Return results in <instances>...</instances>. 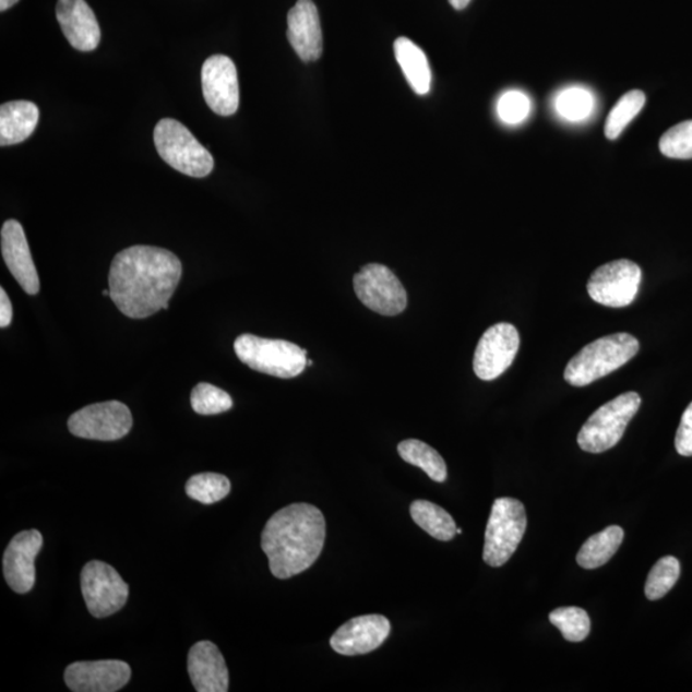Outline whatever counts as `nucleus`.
I'll return each mask as SVG.
<instances>
[{
  "instance_id": "nucleus-28",
  "label": "nucleus",
  "mask_w": 692,
  "mask_h": 692,
  "mask_svg": "<svg viewBox=\"0 0 692 692\" xmlns=\"http://www.w3.org/2000/svg\"><path fill=\"white\" fill-rule=\"evenodd\" d=\"M681 565L679 559L665 557L653 566L645 584V595L649 600H659L672 590L680 578Z\"/></svg>"
},
{
  "instance_id": "nucleus-14",
  "label": "nucleus",
  "mask_w": 692,
  "mask_h": 692,
  "mask_svg": "<svg viewBox=\"0 0 692 692\" xmlns=\"http://www.w3.org/2000/svg\"><path fill=\"white\" fill-rule=\"evenodd\" d=\"M131 680V668L122 660L72 663L64 671V682L73 692H116Z\"/></svg>"
},
{
  "instance_id": "nucleus-29",
  "label": "nucleus",
  "mask_w": 692,
  "mask_h": 692,
  "mask_svg": "<svg viewBox=\"0 0 692 692\" xmlns=\"http://www.w3.org/2000/svg\"><path fill=\"white\" fill-rule=\"evenodd\" d=\"M549 620L571 643L584 642L592 630L586 610L577 607L558 608L550 613Z\"/></svg>"
},
{
  "instance_id": "nucleus-32",
  "label": "nucleus",
  "mask_w": 692,
  "mask_h": 692,
  "mask_svg": "<svg viewBox=\"0 0 692 692\" xmlns=\"http://www.w3.org/2000/svg\"><path fill=\"white\" fill-rule=\"evenodd\" d=\"M593 95L581 87H571L559 95L557 109L569 121H581L592 114Z\"/></svg>"
},
{
  "instance_id": "nucleus-35",
  "label": "nucleus",
  "mask_w": 692,
  "mask_h": 692,
  "mask_svg": "<svg viewBox=\"0 0 692 692\" xmlns=\"http://www.w3.org/2000/svg\"><path fill=\"white\" fill-rule=\"evenodd\" d=\"M13 319L12 303L4 289H0V327L5 329L11 325Z\"/></svg>"
},
{
  "instance_id": "nucleus-25",
  "label": "nucleus",
  "mask_w": 692,
  "mask_h": 692,
  "mask_svg": "<svg viewBox=\"0 0 692 692\" xmlns=\"http://www.w3.org/2000/svg\"><path fill=\"white\" fill-rule=\"evenodd\" d=\"M397 452L404 462L421 468L423 473L436 482H444L448 477V468L443 456L436 449L427 445L421 440H404L397 445Z\"/></svg>"
},
{
  "instance_id": "nucleus-38",
  "label": "nucleus",
  "mask_w": 692,
  "mask_h": 692,
  "mask_svg": "<svg viewBox=\"0 0 692 692\" xmlns=\"http://www.w3.org/2000/svg\"><path fill=\"white\" fill-rule=\"evenodd\" d=\"M456 534L461 535L462 534V528H456Z\"/></svg>"
},
{
  "instance_id": "nucleus-17",
  "label": "nucleus",
  "mask_w": 692,
  "mask_h": 692,
  "mask_svg": "<svg viewBox=\"0 0 692 692\" xmlns=\"http://www.w3.org/2000/svg\"><path fill=\"white\" fill-rule=\"evenodd\" d=\"M0 237L5 266L28 296H36L40 291V279L24 227L16 219L5 220Z\"/></svg>"
},
{
  "instance_id": "nucleus-2",
  "label": "nucleus",
  "mask_w": 692,
  "mask_h": 692,
  "mask_svg": "<svg viewBox=\"0 0 692 692\" xmlns=\"http://www.w3.org/2000/svg\"><path fill=\"white\" fill-rule=\"evenodd\" d=\"M326 540V521L319 508L296 503L276 512L262 532L261 547L276 578L311 569Z\"/></svg>"
},
{
  "instance_id": "nucleus-12",
  "label": "nucleus",
  "mask_w": 692,
  "mask_h": 692,
  "mask_svg": "<svg viewBox=\"0 0 692 692\" xmlns=\"http://www.w3.org/2000/svg\"><path fill=\"white\" fill-rule=\"evenodd\" d=\"M520 334L511 323H497L486 330L477 344L474 370L478 379L492 381L513 363L520 349Z\"/></svg>"
},
{
  "instance_id": "nucleus-36",
  "label": "nucleus",
  "mask_w": 692,
  "mask_h": 692,
  "mask_svg": "<svg viewBox=\"0 0 692 692\" xmlns=\"http://www.w3.org/2000/svg\"><path fill=\"white\" fill-rule=\"evenodd\" d=\"M449 2H451L454 10L462 11L466 9L470 0H449Z\"/></svg>"
},
{
  "instance_id": "nucleus-31",
  "label": "nucleus",
  "mask_w": 692,
  "mask_h": 692,
  "mask_svg": "<svg viewBox=\"0 0 692 692\" xmlns=\"http://www.w3.org/2000/svg\"><path fill=\"white\" fill-rule=\"evenodd\" d=\"M659 150L668 158H692V120L684 121L669 129L660 138Z\"/></svg>"
},
{
  "instance_id": "nucleus-1",
  "label": "nucleus",
  "mask_w": 692,
  "mask_h": 692,
  "mask_svg": "<svg viewBox=\"0 0 692 692\" xmlns=\"http://www.w3.org/2000/svg\"><path fill=\"white\" fill-rule=\"evenodd\" d=\"M182 275L178 256L167 249L135 246L114 258L109 298L132 320H144L168 309Z\"/></svg>"
},
{
  "instance_id": "nucleus-10",
  "label": "nucleus",
  "mask_w": 692,
  "mask_h": 692,
  "mask_svg": "<svg viewBox=\"0 0 692 692\" xmlns=\"http://www.w3.org/2000/svg\"><path fill=\"white\" fill-rule=\"evenodd\" d=\"M642 269L635 262L618 260L602 264L587 283L590 298L601 306L623 308L636 299L642 284Z\"/></svg>"
},
{
  "instance_id": "nucleus-27",
  "label": "nucleus",
  "mask_w": 692,
  "mask_h": 692,
  "mask_svg": "<svg viewBox=\"0 0 692 692\" xmlns=\"http://www.w3.org/2000/svg\"><path fill=\"white\" fill-rule=\"evenodd\" d=\"M646 97L642 91H631L624 94L610 110L606 122V136L616 140L622 134L629 123L635 119L645 106Z\"/></svg>"
},
{
  "instance_id": "nucleus-22",
  "label": "nucleus",
  "mask_w": 692,
  "mask_h": 692,
  "mask_svg": "<svg viewBox=\"0 0 692 692\" xmlns=\"http://www.w3.org/2000/svg\"><path fill=\"white\" fill-rule=\"evenodd\" d=\"M394 51L397 63L408 80L411 90L418 95H426L430 92L431 70L429 60L425 51L407 38L396 39Z\"/></svg>"
},
{
  "instance_id": "nucleus-26",
  "label": "nucleus",
  "mask_w": 692,
  "mask_h": 692,
  "mask_svg": "<svg viewBox=\"0 0 692 692\" xmlns=\"http://www.w3.org/2000/svg\"><path fill=\"white\" fill-rule=\"evenodd\" d=\"M186 490L188 497L199 503L215 504L230 494L231 482L224 475L199 474L189 478Z\"/></svg>"
},
{
  "instance_id": "nucleus-5",
  "label": "nucleus",
  "mask_w": 692,
  "mask_h": 692,
  "mask_svg": "<svg viewBox=\"0 0 692 692\" xmlns=\"http://www.w3.org/2000/svg\"><path fill=\"white\" fill-rule=\"evenodd\" d=\"M154 144L166 164L191 178H205L215 167L212 154L179 121L160 120L154 129Z\"/></svg>"
},
{
  "instance_id": "nucleus-37",
  "label": "nucleus",
  "mask_w": 692,
  "mask_h": 692,
  "mask_svg": "<svg viewBox=\"0 0 692 692\" xmlns=\"http://www.w3.org/2000/svg\"><path fill=\"white\" fill-rule=\"evenodd\" d=\"M17 2L19 0H0V11L4 12L11 9V7L16 4Z\"/></svg>"
},
{
  "instance_id": "nucleus-23",
  "label": "nucleus",
  "mask_w": 692,
  "mask_h": 692,
  "mask_svg": "<svg viewBox=\"0 0 692 692\" xmlns=\"http://www.w3.org/2000/svg\"><path fill=\"white\" fill-rule=\"evenodd\" d=\"M624 533L620 526H610L595 534L581 547L577 563L585 570H595L607 564L620 549Z\"/></svg>"
},
{
  "instance_id": "nucleus-8",
  "label": "nucleus",
  "mask_w": 692,
  "mask_h": 692,
  "mask_svg": "<svg viewBox=\"0 0 692 692\" xmlns=\"http://www.w3.org/2000/svg\"><path fill=\"white\" fill-rule=\"evenodd\" d=\"M355 291L362 303L382 315H397L408 305V296L401 279L384 264H366L357 272Z\"/></svg>"
},
{
  "instance_id": "nucleus-4",
  "label": "nucleus",
  "mask_w": 692,
  "mask_h": 692,
  "mask_svg": "<svg viewBox=\"0 0 692 692\" xmlns=\"http://www.w3.org/2000/svg\"><path fill=\"white\" fill-rule=\"evenodd\" d=\"M234 350L241 362L253 371L278 379L297 378L308 366L306 349L276 338L240 335L234 343Z\"/></svg>"
},
{
  "instance_id": "nucleus-11",
  "label": "nucleus",
  "mask_w": 692,
  "mask_h": 692,
  "mask_svg": "<svg viewBox=\"0 0 692 692\" xmlns=\"http://www.w3.org/2000/svg\"><path fill=\"white\" fill-rule=\"evenodd\" d=\"M131 429V411L117 401L92 404L69 419L72 436L87 440L116 441L127 437Z\"/></svg>"
},
{
  "instance_id": "nucleus-21",
  "label": "nucleus",
  "mask_w": 692,
  "mask_h": 692,
  "mask_svg": "<svg viewBox=\"0 0 692 692\" xmlns=\"http://www.w3.org/2000/svg\"><path fill=\"white\" fill-rule=\"evenodd\" d=\"M39 122V108L33 102L16 100L0 107V145L25 142Z\"/></svg>"
},
{
  "instance_id": "nucleus-20",
  "label": "nucleus",
  "mask_w": 692,
  "mask_h": 692,
  "mask_svg": "<svg viewBox=\"0 0 692 692\" xmlns=\"http://www.w3.org/2000/svg\"><path fill=\"white\" fill-rule=\"evenodd\" d=\"M188 672L198 692L228 691V669L224 655L211 642L191 646L188 655Z\"/></svg>"
},
{
  "instance_id": "nucleus-6",
  "label": "nucleus",
  "mask_w": 692,
  "mask_h": 692,
  "mask_svg": "<svg viewBox=\"0 0 692 692\" xmlns=\"http://www.w3.org/2000/svg\"><path fill=\"white\" fill-rule=\"evenodd\" d=\"M642 406L635 392L624 393L604 404L581 429L577 443L584 452L599 454L620 443L625 427Z\"/></svg>"
},
{
  "instance_id": "nucleus-33",
  "label": "nucleus",
  "mask_w": 692,
  "mask_h": 692,
  "mask_svg": "<svg viewBox=\"0 0 692 692\" xmlns=\"http://www.w3.org/2000/svg\"><path fill=\"white\" fill-rule=\"evenodd\" d=\"M529 110H532V103L524 93L517 91L505 93L498 103L500 119L511 124L525 121Z\"/></svg>"
},
{
  "instance_id": "nucleus-15",
  "label": "nucleus",
  "mask_w": 692,
  "mask_h": 692,
  "mask_svg": "<svg viewBox=\"0 0 692 692\" xmlns=\"http://www.w3.org/2000/svg\"><path fill=\"white\" fill-rule=\"evenodd\" d=\"M392 625L386 617L368 615L344 623L330 640L333 649L346 657L368 654L379 649L390 635Z\"/></svg>"
},
{
  "instance_id": "nucleus-13",
  "label": "nucleus",
  "mask_w": 692,
  "mask_h": 692,
  "mask_svg": "<svg viewBox=\"0 0 692 692\" xmlns=\"http://www.w3.org/2000/svg\"><path fill=\"white\" fill-rule=\"evenodd\" d=\"M202 86L205 102L213 112L232 116L240 102L237 65L223 55H216L204 62Z\"/></svg>"
},
{
  "instance_id": "nucleus-16",
  "label": "nucleus",
  "mask_w": 692,
  "mask_h": 692,
  "mask_svg": "<svg viewBox=\"0 0 692 692\" xmlns=\"http://www.w3.org/2000/svg\"><path fill=\"white\" fill-rule=\"evenodd\" d=\"M43 547V536L36 529L22 532L13 537L3 557L7 584L17 594L33 590L36 580L35 559Z\"/></svg>"
},
{
  "instance_id": "nucleus-7",
  "label": "nucleus",
  "mask_w": 692,
  "mask_h": 692,
  "mask_svg": "<svg viewBox=\"0 0 692 692\" xmlns=\"http://www.w3.org/2000/svg\"><path fill=\"white\" fill-rule=\"evenodd\" d=\"M527 527L525 505L517 499L499 498L491 508L485 533L484 561L491 566L504 565L524 539Z\"/></svg>"
},
{
  "instance_id": "nucleus-3",
  "label": "nucleus",
  "mask_w": 692,
  "mask_h": 692,
  "mask_svg": "<svg viewBox=\"0 0 692 692\" xmlns=\"http://www.w3.org/2000/svg\"><path fill=\"white\" fill-rule=\"evenodd\" d=\"M640 344L630 334H613L598 338L581 349L566 365L564 379L569 384L584 387L608 377L639 353Z\"/></svg>"
},
{
  "instance_id": "nucleus-30",
  "label": "nucleus",
  "mask_w": 692,
  "mask_h": 692,
  "mask_svg": "<svg viewBox=\"0 0 692 692\" xmlns=\"http://www.w3.org/2000/svg\"><path fill=\"white\" fill-rule=\"evenodd\" d=\"M190 401L195 414L202 416L225 414L234 406L232 397L225 390L207 382H201L193 389Z\"/></svg>"
},
{
  "instance_id": "nucleus-9",
  "label": "nucleus",
  "mask_w": 692,
  "mask_h": 692,
  "mask_svg": "<svg viewBox=\"0 0 692 692\" xmlns=\"http://www.w3.org/2000/svg\"><path fill=\"white\" fill-rule=\"evenodd\" d=\"M80 581L86 607L95 618L112 616L128 602L129 585L112 565L100 561L86 563Z\"/></svg>"
},
{
  "instance_id": "nucleus-18",
  "label": "nucleus",
  "mask_w": 692,
  "mask_h": 692,
  "mask_svg": "<svg viewBox=\"0 0 692 692\" xmlns=\"http://www.w3.org/2000/svg\"><path fill=\"white\" fill-rule=\"evenodd\" d=\"M287 39L303 62H314L322 56L320 14L312 0H298L287 14Z\"/></svg>"
},
{
  "instance_id": "nucleus-24",
  "label": "nucleus",
  "mask_w": 692,
  "mask_h": 692,
  "mask_svg": "<svg viewBox=\"0 0 692 692\" xmlns=\"http://www.w3.org/2000/svg\"><path fill=\"white\" fill-rule=\"evenodd\" d=\"M410 515L417 526L437 540L451 541L456 535V525L452 515L427 500H416L411 503Z\"/></svg>"
},
{
  "instance_id": "nucleus-34",
  "label": "nucleus",
  "mask_w": 692,
  "mask_h": 692,
  "mask_svg": "<svg viewBox=\"0 0 692 692\" xmlns=\"http://www.w3.org/2000/svg\"><path fill=\"white\" fill-rule=\"evenodd\" d=\"M676 451L683 456H692V403L683 411L675 439Z\"/></svg>"
},
{
  "instance_id": "nucleus-19",
  "label": "nucleus",
  "mask_w": 692,
  "mask_h": 692,
  "mask_svg": "<svg viewBox=\"0 0 692 692\" xmlns=\"http://www.w3.org/2000/svg\"><path fill=\"white\" fill-rule=\"evenodd\" d=\"M57 20L71 46L80 51L97 49L100 27L85 0H58Z\"/></svg>"
}]
</instances>
